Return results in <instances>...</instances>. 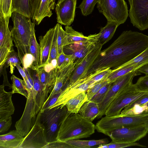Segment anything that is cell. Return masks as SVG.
<instances>
[{
  "mask_svg": "<svg viewBox=\"0 0 148 148\" xmlns=\"http://www.w3.org/2000/svg\"><path fill=\"white\" fill-rule=\"evenodd\" d=\"M148 47V36L131 30L123 31L109 47L101 51L87 75L101 69H115L139 55Z\"/></svg>",
  "mask_w": 148,
  "mask_h": 148,
  "instance_id": "6da1fadb",
  "label": "cell"
},
{
  "mask_svg": "<svg viewBox=\"0 0 148 148\" xmlns=\"http://www.w3.org/2000/svg\"><path fill=\"white\" fill-rule=\"evenodd\" d=\"M95 125L79 113L68 112L58 132L57 140L66 142L86 138L95 133Z\"/></svg>",
  "mask_w": 148,
  "mask_h": 148,
  "instance_id": "7a4b0ae2",
  "label": "cell"
},
{
  "mask_svg": "<svg viewBox=\"0 0 148 148\" xmlns=\"http://www.w3.org/2000/svg\"><path fill=\"white\" fill-rule=\"evenodd\" d=\"M11 17L13 24L11 31L12 36L23 66L25 56L29 53L30 39L35 23L30 18L16 12L12 13Z\"/></svg>",
  "mask_w": 148,
  "mask_h": 148,
  "instance_id": "3957f363",
  "label": "cell"
},
{
  "mask_svg": "<svg viewBox=\"0 0 148 148\" xmlns=\"http://www.w3.org/2000/svg\"><path fill=\"white\" fill-rule=\"evenodd\" d=\"M68 112L65 106H56L41 112V121L45 127L48 143L57 140L59 128Z\"/></svg>",
  "mask_w": 148,
  "mask_h": 148,
  "instance_id": "277c9868",
  "label": "cell"
},
{
  "mask_svg": "<svg viewBox=\"0 0 148 148\" xmlns=\"http://www.w3.org/2000/svg\"><path fill=\"white\" fill-rule=\"evenodd\" d=\"M147 94V92L138 90L133 83L127 85L119 92L109 105L105 112V116L119 115L127 106Z\"/></svg>",
  "mask_w": 148,
  "mask_h": 148,
  "instance_id": "5b68a950",
  "label": "cell"
},
{
  "mask_svg": "<svg viewBox=\"0 0 148 148\" xmlns=\"http://www.w3.org/2000/svg\"><path fill=\"white\" fill-rule=\"evenodd\" d=\"M97 7L107 21L119 25L125 22L129 15L127 6L124 0H98Z\"/></svg>",
  "mask_w": 148,
  "mask_h": 148,
  "instance_id": "8992f818",
  "label": "cell"
},
{
  "mask_svg": "<svg viewBox=\"0 0 148 148\" xmlns=\"http://www.w3.org/2000/svg\"><path fill=\"white\" fill-rule=\"evenodd\" d=\"M148 122V114L105 116L101 118L100 126L103 132L107 134L123 126H138L146 125Z\"/></svg>",
  "mask_w": 148,
  "mask_h": 148,
  "instance_id": "52a82bcc",
  "label": "cell"
},
{
  "mask_svg": "<svg viewBox=\"0 0 148 148\" xmlns=\"http://www.w3.org/2000/svg\"><path fill=\"white\" fill-rule=\"evenodd\" d=\"M148 132V128L145 125L123 126L111 131L107 135L114 142L133 143L145 137Z\"/></svg>",
  "mask_w": 148,
  "mask_h": 148,
  "instance_id": "ba28073f",
  "label": "cell"
},
{
  "mask_svg": "<svg viewBox=\"0 0 148 148\" xmlns=\"http://www.w3.org/2000/svg\"><path fill=\"white\" fill-rule=\"evenodd\" d=\"M40 111L35 123L24 139L19 148H45L48 144L45 127L40 120Z\"/></svg>",
  "mask_w": 148,
  "mask_h": 148,
  "instance_id": "9c48e42d",
  "label": "cell"
},
{
  "mask_svg": "<svg viewBox=\"0 0 148 148\" xmlns=\"http://www.w3.org/2000/svg\"><path fill=\"white\" fill-rule=\"evenodd\" d=\"M103 45L99 42L79 62L75 64L73 72L68 79L67 85L86 77L89 69L101 51Z\"/></svg>",
  "mask_w": 148,
  "mask_h": 148,
  "instance_id": "30bf717a",
  "label": "cell"
},
{
  "mask_svg": "<svg viewBox=\"0 0 148 148\" xmlns=\"http://www.w3.org/2000/svg\"><path fill=\"white\" fill-rule=\"evenodd\" d=\"M138 73L137 70L130 72L119 77L112 83L103 101L98 104L99 113L97 118H101L105 115L107 108L118 93L125 87L132 83L133 78Z\"/></svg>",
  "mask_w": 148,
  "mask_h": 148,
  "instance_id": "8fae6325",
  "label": "cell"
},
{
  "mask_svg": "<svg viewBox=\"0 0 148 148\" xmlns=\"http://www.w3.org/2000/svg\"><path fill=\"white\" fill-rule=\"evenodd\" d=\"M57 60L52 61L49 64L35 66L40 82L44 99L45 101L48 97L55 84L58 69Z\"/></svg>",
  "mask_w": 148,
  "mask_h": 148,
  "instance_id": "7c38bea8",
  "label": "cell"
},
{
  "mask_svg": "<svg viewBox=\"0 0 148 148\" xmlns=\"http://www.w3.org/2000/svg\"><path fill=\"white\" fill-rule=\"evenodd\" d=\"M128 0L131 23L140 30L148 28V0Z\"/></svg>",
  "mask_w": 148,
  "mask_h": 148,
  "instance_id": "4fadbf2b",
  "label": "cell"
},
{
  "mask_svg": "<svg viewBox=\"0 0 148 148\" xmlns=\"http://www.w3.org/2000/svg\"><path fill=\"white\" fill-rule=\"evenodd\" d=\"M90 78V75H88L72 84L69 85L66 84L56 101L49 109L60 106L63 107L72 98L82 92H86L89 88L92 87Z\"/></svg>",
  "mask_w": 148,
  "mask_h": 148,
  "instance_id": "5bb4252c",
  "label": "cell"
},
{
  "mask_svg": "<svg viewBox=\"0 0 148 148\" xmlns=\"http://www.w3.org/2000/svg\"><path fill=\"white\" fill-rule=\"evenodd\" d=\"M99 33L90 35L86 41L76 42L64 46L63 51L66 54L71 55L76 63L99 42Z\"/></svg>",
  "mask_w": 148,
  "mask_h": 148,
  "instance_id": "9a60e30c",
  "label": "cell"
},
{
  "mask_svg": "<svg viewBox=\"0 0 148 148\" xmlns=\"http://www.w3.org/2000/svg\"><path fill=\"white\" fill-rule=\"evenodd\" d=\"M10 18L4 17L0 11V66L4 64L13 49V38L8 27Z\"/></svg>",
  "mask_w": 148,
  "mask_h": 148,
  "instance_id": "2e32d148",
  "label": "cell"
},
{
  "mask_svg": "<svg viewBox=\"0 0 148 148\" xmlns=\"http://www.w3.org/2000/svg\"><path fill=\"white\" fill-rule=\"evenodd\" d=\"M77 0H58L55 11L57 22L62 25L70 26L73 22L75 16Z\"/></svg>",
  "mask_w": 148,
  "mask_h": 148,
  "instance_id": "e0dca14e",
  "label": "cell"
},
{
  "mask_svg": "<svg viewBox=\"0 0 148 148\" xmlns=\"http://www.w3.org/2000/svg\"><path fill=\"white\" fill-rule=\"evenodd\" d=\"M4 87L3 84L0 86V121L8 119L15 110L12 99L13 94L11 91H6Z\"/></svg>",
  "mask_w": 148,
  "mask_h": 148,
  "instance_id": "ac0fdd59",
  "label": "cell"
},
{
  "mask_svg": "<svg viewBox=\"0 0 148 148\" xmlns=\"http://www.w3.org/2000/svg\"><path fill=\"white\" fill-rule=\"evenodd\" d=\"M75 64L73 63L62 69H58L55 85L47 99L50 98L55 94L61 92L65 86L68 77L74 70Z\"/></svg>",
  "mask_w": 148,
  "mask_h": 148,
  "instance_id": "d6986e66",
  "label": "cell"
},
{
  "mask_svg": "<svg viewBox=\"0 0 148 148\" xmlns=\"http://www.w3.org/2000/svg\"><path fill=\"white\" fill-rule=\"evenodd\" d=\"M54 31V27L50 29L43 36L40 37V59L39 66L45 65L48 59Z\"/></svg>",
  "mask_w": 148,
  "mask_h": 148,
  "instance_id": "ffe728a7",
  "label": "cell"
},
{
  "mask_svg": "<svg viewBox=\"0 0 148 148\" xmlns=\"http://www.w3.org/2000/svg\"><path fill=\"white\" fill-rule=\"evenodd\" d=\"M24 137L16 130L0 136V148H19Z\"/></svg>",
  "mask_w": 148,
  "mask_h": 148,
  "instance_id": "44dd1931",
  "label": "cell"
},
{
  "mask_svg": "<svg viewBox=\"0 0 148 148\" xmlns=\"http://www.w3.org/2000/svg\"><path fill=\"white\" fill-rule=\"evenodd\" d=\"M56 0H41L34 22L35 24L38 25L45 17H51L53 14L52 10L56 5Z\"/></svg>",
  "mask_w": 148,
  "mask_h": 148,
  "instance_id": "7402d4cb",
  "label": "cell"
},
{
  "mask_svg": "<svg viewBox=\"0 0 148 148\" xmlns=\"http://www.w3.org/2000/svg\"><path fill=\"white\" fill-rule=\"evenodd\" d=\"M78 113L83 117L92 121L99 114V104L97 103L87 100L83 105Z\"/></svg>",
  "mask_w": 148,
  "mask_h": 148,
  "instance_id": "603a6c76",
  "label": "cell"
},
{
  "mask_svg": "<svg viewBox=\"0 0 148 148\" xmlns=\"http://www.w3.org/2000/svg\"><path fill=\"white\" fill-rule=\"evenodd\" d=\"M148 114V101L141 105L132 102L125 107L118 116Z\"/></svg>",
  "mask_w": 148,
  "mask_h": 148,
  "instance_id": "cb8c5ba5",
  "label": "cell"
},
{
  "mask_svg": "<svg viewBox=\"0 0 148 148\" xmlns=\"http://www.w3.org/2000/svg\"><path fill=\"white\" fill-rule=\"evenodd\" d=\"M88 100L86 92H82L69 99L66 103L68 112L72 113H78L84 103Z\"/></svg>",
  "mask_w": 148,
  "mask_h": 148,
  "instance_id": "d4e9b609",
  "label": "cell"
},
{
  "mask_svg": "<svg viewBox=\"0 0 148 148\" xmlns=\"http://www.w3.org/2000/svg\"><path fill=\"white\" fill-rule=\"evenodd\" d=\"M119 25L115 23L107 21L106 25L101 29L99 33V43L103 46L110 40Z\"/></svg>",
  "mask_w": 148,
  "mask_h": 148,
  "instance_id": "484cf974",
  "label": "cell"
},
{
  "mask_svg": "<svg viewBox=\"0 0 148 148\" xmlns=\"http://www.w3.org/2000/svg\"><path fill=\"white\" fill-rule=\"evenodd\" d=\"M29 53L34 58L32 65L37 66L39 65L40 59V45L38 43L36 37L35 27L32 32L29 43Z\"/></svg>",
  "mask_w": 148,
  "mask_h": 148,
  "instance_id": "4316f807",
  "label": "cell"
},
{
  "mask_svg": "<svg viewBox=\"0 0 148 148\" xmlns=\"http://www.w3.org/2000/svg\"><path fill=\"white\" fill-rule=\"evenodd\" d=\"M147 62L135 64L126 68H118L112 70V72L106 77L109 83H112L119 77L128 73L137 70Z\"/></svg>",
  "mask_w": 148,
  "mask_h": 148,
  "instance_id": "83f0119b",
  "label": "cell"
},
{
  "mask_svg": "<svg viewBox=\"0 0 148 148\" xmlns=\"http://www.w3.org/2000/svg\"><path fill=\"white\" fill-rule=\"evenodd\" d=\"M66 142L73 148H89L95 145L107 144L109 141L107 138L88 140L78 139L71 140Z\"/></svg>",
  "mask_w": 148,
  "mask_h": 148,
  "instance_id": "f1b7e54d",
  "label": "cell"
},
{
  "mask_svg": "<svg viewBox=\"0 0 148 148\" xmlns=\"http://www.w3.org/2000/svg\"><path fill=\"white\" fill-rule=\"evenodd\" d=\"M16 12L31 18L29 0H12V12Z\"/></svg>",
  "mask_w": 148,
  "mask_h": 148,
  "instance_id": "f546056e",
  "label": "cell"
},
{
  "mask_svg": "<svg viewBox=\"0 0 148 148\" xmlns=\"http://www.w3.org/2000/svg\"><path fill=\"white\" fill-rule=\"evenodd\" d=\"M65 31L66 35V45L76 42L84 41L88 39V36H84L81 32L75 31L72 27L66 26Z\"/></svg>",
  "mask_w": 148,
  "mask_h": 148,
  "instance_id": "4dcf8cb0",
  "label": "cell"
},
{
  "mask_svg": "<svg viewBox=\"0 0 148 148\" xmlns=\"http://www.w3.org/2000/svg\"><path fill=\"white\" fill-rule=\"evenodd\" d=\"M10 79L12 82V90L11 91L12 93L20 94L27 98L28 96V93L24 81L17 77L14 75L12 76Z\"/></svg>",
  "mask_w": 148,
  "mask_h": 148,
  "instance_id": "1f68e13d",
  "label": "cell"
},
{
  "mask_svg": "<svg viewBox=\"0 0 148 148\" xmlns=\"http://www.w3.org/2000/svg\"><path fill=\"white\" fill-rule=\"evenodd\" d=\"M17 64L20 65L21 62L18 53L16 52L13 49L10 51L4 64L0 66V67L3 66L7 68L10 66V72L11 74H12L14 72L16 65Z\"/></svg>",
  "mask_w": 148,
  "mask_h": 148,
  "instance_id": "d6a6232c",
  "label": "cell"
},
{
  "mask_svg": "<svg viewBox=\"0 0 148 148\" xmlns=\"http://www.w3.org/2000/svg\"><path fill=\"white\" fill-rule=\"evenodd\" d=\"M58 25V23L54 26L55 31L49 57L45 65L50 64L53 60H57L58 56L57 42Z\"/></svg>",
  "mask_w": 148,
  "mask_h": 148,
  "instance_id": "836d02e7",
  "label": "cell"
},
{
  "mask_svg": "<svg viewBox=\"0 0 148 148\" xmlns=\"http://www.w3.org/2000/svg\"><path fill=\"white\" fill-rule=\"evenodd\" d=\"M148 62V47L136 57L118 68H126L135 64Z\"/></svg>",
  "mask_w": 148,
  "mask_h": 148,
  "instance_id": "e575fe53",
  "label": "cell"
},
{
  "mask_svg": "<svg viewBox=\"0 0 148 148\" xmlns=\"http://www.w3.org/2000/svg\"><path fill=\"white\" fill-rule=\"evenodd\" d=\"M98 1V0H82L78 7L80 9L82 14L86 16L91 14Z\"/></svg>",
  "mask_w": 148,
  "mask_h": 148,
  "instance_id": "d590c367",
  "label": "cell"
},
{
  "mask_svg": "<svg viewBox=\"0 0 148 148\" xmlns=\"http://www.w3.org/2000/svg\"><path fill=\"white\" fill-rule=\"evenodd\" d=\"M58 55L63 51L64 46L66 45V35L61 25L58 23L57 38Z\"/></svg>",
  "mask_w": 148,
  "mask_h": 148,
  "instance_id": "8d00e7d4",
  "label": "cell"
},
{
  "mask_svg": "<svg viewBox=\"0 0 148 148\" xmlns=\"http://www.w3.org/2000/svg\"><path fill=\"white\" fill-rule=\"evenodd\" d=\"M112 83H108L103 86L92 97L90 101L98 103H101L104 99Z\"/></svg>",
  "mask_w": 148,
  "mask_h": 148,
  "instance_id": "74e56055",
  "label": "cell"
},
{
  "mask_svg": "<svg viewBox=\"0 0 148 148\" xmlns=\"http://www.w3.org/2000/svg\"><path fill=\"white\" fill-rule=\"evenodd\" d=\"M108 83V82L106 77L89 88L86 91L88 100L90 101L103 86Z\"/></svg>",
  "mask_w": 148,
  "mask_h": 148,
  "instance_id": "f35d334b",
  "label": "cell"
},
{
  "mask_svg": "<svg viewBox=\"0 0 148 148\" xmlns=\"http://www.w3.org/2000/svg\"><path fill=\"white\" fill-rule=\"evenodd\" d=\"M12 0H0V11L4 17H11Z\"/></svg>",
  "mask_w": 148,
  "mask_h": 148,
  "instance_id": "ab89813d",
  "label": "cell"
},
{
  "mask_svg": "<svg viewBox=\"0 0 148 148\" xmlns=\"http://www.w3.org/2000/svg\"><path fill=\"white\" fill-rule=\"evenodd\" d=\"M134 84L138 91L148 92V75L140 77Z\"/></svg>",
  "mask_w": 148,
  "mask_h": 148,
  "instance_id": "60d3db41",
  "label": "cell"
},
{
  "mask_svg": "<svg viewBox=\"0 0 148 148\" xmlns=\"http://www.w3.org/2000/svg\"><path fill=\"white\" fill-rule=\"evenodd\" d=\"M106 145L107 148H122L133 146L146 147L145 146L136 142L133 143H122L115 142L113 141H112L109 143L106 144Z\"/></svg>",
  "mask_w": 148,
  "mask_h": 148,
  "instance_id": "b9f144b4",
  "label": "cell"
},
{
  "mask_svg": "<svg viewBox=\"0 0 148 148\" xmlns=\"http://www.w3.org/2000/svg\"><path fill=\"white\" fill-rule=\"evenodd\" d=\"M41 0H29L31 18L34 22Z\"/></svg>",
  "mask_w": 148,
  "mask_h": 148,
  "instance_id": "7bdbcfd3",
  "label": "cell"
},
{
  "mask_svg": "<svg viewBox=\"0 0 148 148\" xmlns=\"http://www.w3.org/2000/svg\"><path fill=\"white\" fill-rule=\"evenodd\" d=\"M60 93L55 95L50 98L47 99L44 103L41 109L40 110L41 112L48 109L51 106L53 105L56 101Z\"/></svg>",
  "mask_w": 148,
  "mask_h": 148,
  "instance_id": "ee69618b",
  "label": "cell"
},
{
  "mask_svg": "<svg viewBox=\"0 0 148 148\" xmlns=\"http://www.w3.org/2000/svg\"><path fill=\"white\" fill-rule=\"evenodd\" d=\"M73 148L66 142L56 140L48 143L45 148Z\"/></svg>",
  "mask_w": 148,
  "mask_h": 148,
  "instance_id": "f6af8a7d",
  "label": "cell"
},
{
  "mask_svg": "<svg viewBox=\"0 0 148 148\" xmlns=\"http://www.w3.org/2000/svg\"><path fill=\"white\" fill-rule=\"evenodd\" d=\"M12 124V117L10 116L8 119L0 121V133L7 132L10 128Z\"/></svg>",
  "mask_w": 148,
  "mask_h": 148,
  "instance_id": "bcb514c9",
  "label": "cell"
},
{
  "mask_svg": "<svg viewBox=\"0 0 148 148\" xmlns=\"http://www.w3.org/2000/svg\"><path fill=\"white\" fill-rule=\"evenodd\" d=\"M6 69V68L3 66L0 67V75L2 74L4 77L3 82V85L5 86H8L10 88H12V85L10 84L8 79Z\"/></svg>",
  "mask_w": 148,
  "mask_h": 148,
  "instance_id": "7dc6e473",
  "label": "cell"
},
{
  "mask_svg": "<svg viewBox=\"0 0 148 148\" xmlns=\"http://www.w3.org/2000/svg\"><path fill=\"white\" fill-rule=\"evenodd\" d=\"M66 56V54L64 51L58 55L57 59L56 65L58 69H59L61 66L64 62Z\"/></svg>",
  "mask_w": 148,
  "mask_h": 148,
  "instance_id": "c3c4849f",
  "label": "cell"
},
{
  "mask_svg": "<svg viewBox=\"0 0 148 148\" xmlns=\"http://www.w3.org/2000/svg\"><path fill=\"white\" fill-rule=\"evenodd\" d=\"M137 71L139 73H143L148 75V62L140 67Z\"/></svg>",
  "mask_w": 148,
  "mask_h": 148,
  "instance_id": "681fc988",
  "label": "cell"
},
{
  "mask_svg": "<svg viewBox=\"0 0 148 148\" xmlns=\"http://www.w3.org/2000/svg\"><path fill=\"white\" fill-rule=\"evenodd\" d=\"M16 67L22 77L23 80L25 82L28 80V78L23 68H22L20 65L17 64L16 65Z\"/></svg>",
  "mask_w": 148,
  "mask_h": 148,
  "instance_id": "f907efd6",
  "label": "cell"
},
{
  "mask_svg": "<svg viewBox=\"0 0 148 148\" xmlns=\"http://www.w3.org/2000/svg\"><path fill=\"white\" fill-rule=\"evenodd\" d=\"M145 125L146 126H147V128H148V122L146 123Z\"/></svg>",
  "mask_w": 148,
  "mask_h": 148,
  "instance_id": "816d5d0a",
  "label": "cell"
},
{
  "mask_svg": "<svg viewBox=\"0 0 148 148\" xmlns=\"http://www.w3.org/2000/svg\"><path fill=\"white\" fill-rule=\"evenodd\" d=\"M147 134H148V132Z\"/></svg>",
  "mask_w": 148,
  "mask_h": 148,
  "instance_id": "f5cc1de1",
  "label": "cell"
}]
</instances>
